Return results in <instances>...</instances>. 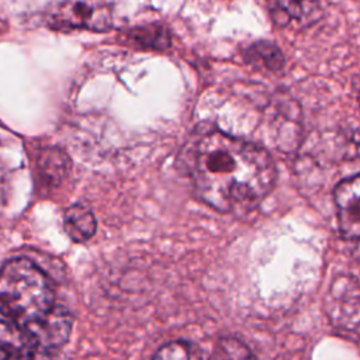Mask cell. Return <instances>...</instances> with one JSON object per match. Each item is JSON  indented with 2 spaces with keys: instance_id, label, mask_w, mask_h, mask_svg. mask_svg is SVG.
Listing matches in <instances>:
<instances>
[{
  "instance_id": "8fae6325",
  "label": "cell",
  "mask_w": 360,
  "mask_h": 360,
  "mask_svg": "<svg viewBox=\"0 0 360 360\" xmlns=\"http://www.w3.org/2000/svg\"><path fill=\"white\" fill-rule=\"evenodd\" d=\"M128 39L142 49L163 51L170 46V37L167 30L160 25L136 27L128 32Z\"/></svg>"
},
{
  "instance_id": "9c48e42d",
  "label": "cell",
  "mask_w": 360,
  "mask_h": 360,
  "mask_svg": "<svg viewBox=\"0 0 360 360\" xmlns=\"http://www.w3.org/2000/svg\"><path fill=\"white\" fill-rule=\"evenodd\" d=\"M32 347L22 326L8 319L0 321V360H20Z\"/></svg>"
},
{
  "instance_id": "3957f363",
  "label": "cell",
  "mask_w": 360,
  "mask_h": 360,
  "mask_svg": "<svg viewBox=\"0 0 360 360\" xmlns=\"http://www.w3.org/2000/svg\"><path fill=\"white\" fill-rule=\"evenodd\" d=\"M44 18L56 31H107L112 13L105 0H52Z\"/></svg>"
},
{
  "instance_id": "30bf717a",
  "label": "cell",
  "mask_w": 360,
  "mask_h": 360,
  "mask_svg": "<svg viewBox=\"0 0 360 360\" xmlns=\"http://www.w3.org/2000/svg\"><path fill=\"white\" fill-rule=\"evenodd\" d=\"M245 60L270 72H277L284 66V56L280 48L270 41L253 42L245 52Z\"/></svg>"
},
{
  "instance_id": "9a60e30c",
  "label": "cell",
  "mask_w": 360,
  "mask_h": 360,
  "mask_svg": "<svg viewBox=\"0 0 360 360\" xmlns=\"http://www.w3.org/2000/svg\"><path fill=\"white\" fill-rule=\"evenodd\" d=\"M354 243H356V246H354V257L357 260H360V239L354 240Z\"/></svg>"
},
{
  "instance_id": "ba28073f",
  "label": "cell",
  "mask_w": 360,
  "mask_h": 360,
  "mask_svg": "<svg viewBox=\"0 0 360 360\" xmlns=\"http://www.w3.org/2000/svg\"><path fill=\"white\" fill-rule=\"evenodd\" d=\"M63 229L72 240L82 243L93 238L97 231V221L89 207L76 202L65 210Z\"/></svg>"
},
{
  "instance_id": "277c9868",
  "label": "cell",
  "mask_w": 360,
  "mask_h": 360,
  "mask_svg": "<svg viewBox=\"0 0 360 360\" xmlns=\"http://www.w3.org/2000/svg\"><path fill=\"white\" fill-rule=\"evenodd\" d=\"M72 326L73 315L70 311L55 304L45 315L24 326V329L35 349L53 354L56 349L68 342Z\"/></svg>"
},
{
  "instance_id": "52a82bcc",
  "label": "cell",
  "mask_w": 360,
  "mask_h": 360,
  "mask_svg": "<svg viewBox=\"0 0 360 360\" xmlns=\"http://www.w3.org/2000/svg\"><path fill=\"white\" fill-rule=\"evenodd\" d=\"M267 10L278 27L297 22L301 27L315 22L323 10L322 0H264Z\"/></svg>"
},
{
  "instance_id": "8992f818",
  "label": "cell",
  "mask_w": 360,
  "mask_h": 360,
  "mask_svg": "<svg viewBox=\"0 0 360 360\" xmlns=\"http://www.w3.org/2000/svg\"><path fill=\"white\" fill-rule=\"evenodd\" d=\"M70 170V158L56 146H46L35 153L34 180L37 188L44 193L59 187L69 177Z\"/></svg>"
},
{
  "instance_id": "5b68a950",
  "label": "cell",
  "mask_w": 360,
  "mask_h": 360,
  "mask_svg": "<svg viewBox=\"0 0 360 360\" xmlns=\"http://www.w3.org/2000/svg\"><path fill=\"white\" fill-rule=\"evenodd\" d=\"M338 225L347 240L360 239V173L338 183L333 190Z\"/></svg>"
},
{
  "instance_id": "7c38bea8",
  "label": "cell",
  "mask_w": 360,
  "mask_h": 360,
  "mask_svg": "<svg viewBox=\"0 0 360 360\" xmlns=\"http://www.w3.org/2000/svg\"><path fill=\"white\" fill-rule=\"evenodd\" d=\"M150 360H204L197 345L186 339H176L162 345Z\"/></svg>"
},
{
  "instance_id": "5bb4252c",
  "label": "cell",
  "mask_w": 360,
  "mask_h": 360,
  "mask_svg": "<svg viewBox=\"0 0 360 360\" xmlns=\"http://www.w3.org/2000/svg\"><path fill=\"white\" fill-rule=\"evenodd\" d=\"M20 360H53V354L32 347V349H31L22 359H20Z\"/></svg>"
},
{
  "instance_id": "4fadbf2b",
  "label": "cell",
  "mask_w": 360,
  "mask_h": 360,
  "mask_svg": "<svg viewBox=\"0 0 360 360\" xmlns=\"http://www.w3.org/2000/svg\"><path fill=\"white\" fill-rule=\"evenodd\" d=\"M211 360H256V356L239 338L222 336L215 343Z\"/></svg>"
},
{
  "instance_id": "7a4b0ae2",
  "label": "cell",
  "mask_w": 360,
  "mask_h": 360,
  "mask_svg": "<svg viewBox=\"0 0 360 360\" xmlns=\"http://www.w3.org/2000/svg\"><path fill=\"white\" fill-rule=\"evenodd\" d=\"M53 305V283L32 260L14 257L0 267V312L8 321L24 328Z\"/></svg>"
},
{
  "instance_id": "6da1fadb",
  "label": "cell",
  "mask_w": 360,
  "mask_h": 360,
  "mask_svg": "<svg viewBox=\"0 0 360 360\" xmlns=\"http://www.w3.org/2000/svg\"><path fill=\"white\" fill-rule=\"evenodd\" d=\"M180 166L198 200L224 214L256 208L273 190L270 153L215 128L197 129L180 153Z\"/></svg>"
}]
</instances>
